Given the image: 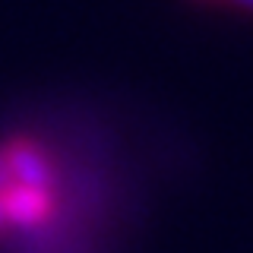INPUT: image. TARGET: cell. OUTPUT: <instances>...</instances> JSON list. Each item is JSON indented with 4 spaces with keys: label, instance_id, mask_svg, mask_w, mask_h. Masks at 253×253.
I'll list each match as a JSON object with an SVG mask.
<instances>
[{
    "label": "cell",
    "instance_id": "cell-1",
    "mask_svg": "<svg viewBox=\"0 0 253 253\" xmlns=\"http://www.w3.org/2000/svg\"><path fill=\"white\" fill-rule=\"evenodd\" d=\"M101 180L63 142L0 139V253H101Z\"/></svg>",
    "mask_w": 253,
    "mask_h": 253
}]
</instances>
